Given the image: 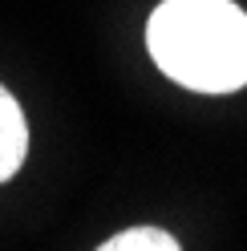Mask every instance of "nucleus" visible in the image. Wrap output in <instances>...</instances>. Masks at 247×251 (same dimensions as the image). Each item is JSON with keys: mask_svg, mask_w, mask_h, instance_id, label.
Here are the masks:
<instances>
[{"mask_svg": "<svg viewBox=\"0 0 247 251\" xmlns=\"http://www.w3.org/2000/svg\"><path fill=\"white\" fill-rule=\"evenodd\" d=\"M98 251H182V247L162 227H130V231H118L114 239H105Z\"/></svg>", "mask_w": 247, "mask_h": 251, "instance_id": "7ed1b4c3", "label": "nucleus"}, {"mask_svg": "<svg viewBox=\"0 0 247 251\" xmlns=\"http://www.w3.org/2000/svg\"><path fill=\"white\" fill-rule=\"evenodd\" d=\"M150 57L198 93L247 85V12L231 0H162L146 21Z\"/></svg>", "mask_w": 247, "mask_h": 251, "instance_id": "f257e3e1", "label": "nucleus"}, {"mask_svg": "<svg viewBox=\"0 0 247 251\" xmlns=\"http://www.w3.org/2000/svg\"><path fill=\"white\" fill-rule=\"evenodd\" d=\"M28 154V122L25 109L17 105V98L0 85V182H8L21 170Z\"/></svg>", "mask_w": 247, "mask_h": 251, "instance_id": "f03ea898", "label": "nucleus"}]
</instances>
